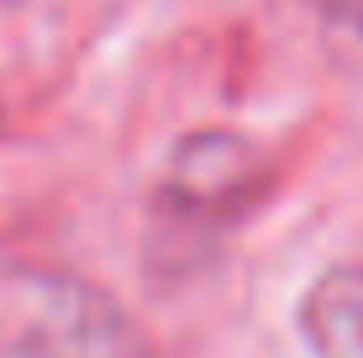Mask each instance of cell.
I'll use <instances>...</instances> for the list:
<instances>
[{"label": "cell", "instance_id": "cell-1", "mask_svg": "<svg viewBox=\"0 0 363 358\" xmlns=\"http://www.w3.org/2000/svg\"><path fill=\"white\" fill-rule=\"evenodd\" d=\"M0 358H158L100 285L53 269H0Z\"/></svg>", "mask_w": 363, "mask_h": 358}, {"label": "cell", "instance_id": "cell-2", "mask_svg": "<svg viewBox=\"0 0 363 358\" xmlns=\"http://www.w3.org/2000/svg\"><path fill=\"white\" fill-rule=\"evenodd\" d=\"M258 174L253 142L237 132H195L174 147L169 179L153 201V227H147V253L153 274H179L195 269L206 248L221 237V227L247 206Z\"/></svg>", "mask_w": 363, "mask_h": 358}, {"label": "cell", "instance_id": "cell-3", "mask_svg": "<svg viewBox=\"0 0 363 358\" xmlns=\"http://www.w3.org/2000/svg\"><path fill=\"white\" fill-rule=\"evenodd\" d=\"M300 332L316 358H363V269H327L300 306Z\"/></svg>", "mask_w": 363, "mask_h": 358}, {"label": "cell", "instance_id": "cell-4", "mask_svg": "<svg viewBox=\"0 0 363 358\" xmlns=\"http://www.w3.org/2000/svg\"><path fill=\"white\" fill-rule=\"evenodd\" d=\"M316 11L332 21V27L363 37V0H316Z\"/></svg>", "mask_w": 363, "mask_h": 358}]
</instances>
